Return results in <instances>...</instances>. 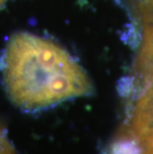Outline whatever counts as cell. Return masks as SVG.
<instances>
[{
  "label": "cell",
  "instance_id": "6da1fadb",
  "mask_svg": "<svg viewBox=\"0 0 153 154\" xmlns=\"http://www.w3.org/2000/svg\"><path fill=\"white\" fill-rule=\"evenodd\" d=\"M1 70L9 100L24 110L45 109L93 90L87 73L65 49L28 32L9 39Z\"/></svg>",
  "mask_w": 153,
  "mask_h": 154
},
{
  "label": "cell",
  "instance_id": "7a4b0ae2",
  "mask_svg": "<svg viewBox=\"0 0 153 154\" xmlns=\"http://www.w3.org/2000/svg\"><path fill=\"white\" fill-rule=\"evenodd\" d=\"M136 72L137 97L123 126L138 141L142 154H153V62L136 66Z\"/></svg>",
  "mask_w": 153,
  "mask_h": 154
},
{
  "label": "cell",
  "instance_id": "3957f363",
  "mask_svg": "<svg viewBox=\"0 0 153 154\" xmlns=\"http://www.w3.org/2000/svg\"><path fill=\"white\" fill-rule=\"evenodd\" d=\"M103 154H142V149L135 137L122 126Z\"/></svg>",
  "mask_w": 153,
  "mask_h": 154
},
{
  "label": "cell",
  "instance_id": "277c9868",
  "mask_svg": "<svg viewBox=\"0 0 153 154\" xmlns=\"http://www.w3.org/2000/svg\"><path fill=\"white\" fill-rule=\"evenodd\" d=\"M137 62H153V20L144 24V37Z\"/></svg>",
  "mask_w": 153,
  "mask_h": 154
},
{
  "label": "cell",
  "instance_id": "5b68a950",
  "mask_svg": "<svg viewBox=\"0 0 153 154\" xmlns=\"http://www.w3.org/2000/svg\"><path fill=\"white\" fill-rule=\"evenodd\" d=\"M0 154H18L8 136L7 128L0 121Z\"/></svg>",
  "mask_w": 153,
  "mask_h": 154
},
{
  "label": "cell",
  "instance_id": "8992f818",
  "mask_svg": "<svg viewBox=\"0 0 153 154\" xmlns=\"http://www.w3.org/2000/svg\"><path fill=\"white\" fill-rule=\"evenodd\" d=\"M7 1V0H0V9H1V7L3 5L5 4V2Z\"/></svg>",
  "mask_w": 153,
  "mask_h": 154
}]
</instances>
